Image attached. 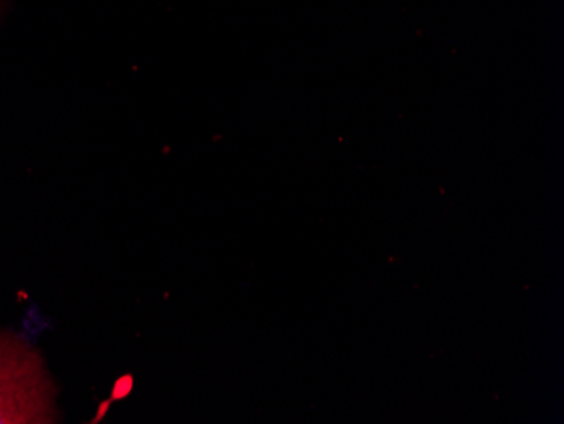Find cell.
Instances as JSON below:
<instances>
[{
    "label": "cell",
    "mask_w": 564,
    "mask_h": 424,
    "mask_svg": "<svg viewBox=\"0 0 564 424\" xmlns=\"http://www.w3.org/2000/svg\"><path fill=\"white\" fill-rule=\"evenodd\" d=\"M55 388L30 345L0 334V424L56 423Z\"/></svg>",
    "instance_id": "obj_1"
}]
</instances>
